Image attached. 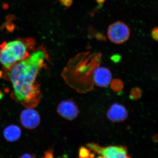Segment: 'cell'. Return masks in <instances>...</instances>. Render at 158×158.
I'll list each match as a JSON object with an SVG mask.
<instances>
[{"mask_svg":"<svg viewBox=\"0 0 158 158\" xmlns=\"http://www.w3.org/2000/svg\"><path fill=\"white\" fill-rule=\"evenodd\" d=\"M152 37L154 40L157 41L158 40V28H155L152 31L151 33Z\"/></svg>","mask_w":158,"mask_h":158,"instance_id":"5bb4252c","label":"cell"},{"mask_svg":"<svg viewBox=\"0 0 158 158\" xmlns=\"http://www.w3.org/2000/svg\"><path fill=\"white\" fill-rule=\"evenodd\" d=\"M20 128L16 125L11 124L5 128L3 131L4 138L9 142H14L19 139L21 136Z\"/></svg>","mask_w":158,"mask_h":158,"instance_id":"30bf717a","label":"cell"},{"mask_svg":"<svg viewBox=\"0 0 158 158\" xmlns=\"http://www.w3.org/2000/svg\"><path fill=\"white\" fill-rule=\"evenodd\" d=\"M39 113L34 108H26L21 113L20 120L24 127L29 130L34 129L40 123Z\"/></svg>","mask_w":158,"mask_h":158,"instance_id":"5b68a950","label":"cell"},{"mask_svg":"<svg viewBox=\"0 0 158 158\" xmlns=\"http://www.w3.org/2000/svg\"><path fill=\"white\" fill-rule=\"evenodd\" d=\"M19 158H35L34 156L30 153H25L21 156Z\"/></svg>","mask_w":158,"mask_h":158,"instance_id":"9a60e30c","label":"cell"},{"mask_svg":"<svg viewBox=\"0 0 158 158\" xmlns=\"http://www.w3.org/2000/svg\"><path fill=\"white\" fill-rule=\"evenodd\" d=\"M4 94L2 90H0V100L4 98Z\"/></svg>","mask_w":158,"mask_h":158,"instance_id":"2e32d148","label":"cell"},{"mask_svg":"<svg viewBox=\"0 0 158 158\" xmlns=\"http://www.w3.org/2000/svg\"><path fill=\"white\" fill-rule=\"evenodd\" d=\"M105 0H97L98 2L99 3H102L104 2Z\"/></svg>","mask_w":158,"mask_h":158,"instance_id":"ac0fdd59","label":"cell"},{"mask_svg":"<svg viewBox=\"0 0 158 158\" xmlns=\"http://www.w3.org/2000/svg\"><path fill=\"white\" fill-rule=\"evenodd\" d=\"M102 54L84 52L70 59L63 69L61 76L66 84L80 94H86L94 87V74L100 65Z\"/></svg>","mask_w":158,"mask_h":158,"instance_id":"7a4b0ae2","label":"cell"},{"mask_svg":"<svg viewBox=\"0 0 158 158\" xmlns=\"http://www.w3.org/2000/svg\"><path fill=\"white\" fill-rule=\"evenodd\" d=\"M53 152L52 149H49L45 152L41 158H54Z\"/></svg>","mask_w":158,"mask_h":158,"instance_id":"7c38bea8","label":"cell"},{"mask_svg":"<svg viewBox=\"0 0 158 158\" xmlns=\"http://www.w3.org/2000/svg\"><path fill=\"white\" fill-rule=\"evenodd\" d=\"M3 74H4V72H3V71L0 70V78L2 77Z\"/></svg>","mask_w":158,"mask_h":158,"instance_id":"e0dca14e","label":"cell"},{"mask_svg":"<svg viewBox=\"0 0 158 158\" xmlns=\"http://www.w3.org/2000/svg\"><path fill=\"white\" fill-rule=\"evenodd\" d=\"M57 113L66 120H72L77 118L79 109L76 104L71 100H65L60 102L57 107Z\"/></svg>","mask_w":158,"mask_h":158,"instance_id":"8992f818","label":"cell"},{"mask_svg":"<svg viewBox=\"0 0 158 158\" xmlns=\"http://www.w3.org/2000/svg\"><path fill=\"white\" fill-rule=\"evenodd\" d=\"M112 78V73L109 69L99 66L94 71V82L98 87L106 88L111 84Z\"/></svg>","mask_w":158,"mask_h":158,"instance_id":"ba28073f","label":"cell"},{"mask_svg":"<svg viewBox=\"0 0 158 158\" xmlns=\"http://www.w3.org/2000/svg\"><path fill=\"white\" fill-rule=\"evenodd\" d=\"M107 116L110 121L113 122H122L127 118L128 113L124 106L115 103L108 110Z\"/></svg>","mask_w":158,"mask_h":158,"instance_id":"9c48e42d","label":"cell"},{"mask_svg":"<svg viewBox=\"0 0 158 158\" xmlns=\"http://www.w3.org/2000/svg\"><path fill=\"white\" fill-rule=\"evenodd\" d=\"M57 158H68L66 156H62V157H60Z\"/></svg>","mask_w":158,"mask_h":158,"instance_id":"d6986e66","label":"cell"},{"mask_svg":"<svg viewBox=\"0 0 158 158\" xmlns=\"http://www.w3.org/2000/svg\"><path fill=\"white\" fill-rule=\"evenodd\" d=\"M61 4L65 7H69L73 4V0H59Z\"/></svg>","mask_w":158,"mask_h":158,"instance_id":"4fadbf2b","label":"cell"},{"mask_svg":"<svg viewBox=\"0 0 158 158\" xmlns=\"http://www.w3.org/2000/svg\"><path fill=\"white\" fill-rule=\"evenodd\" d=\"M98 155L101 156L102 158H131L127 148L122 145L101 146Z\"/></svg>","mask_w":158,"mask_h":158,"instance_id":"52a82bcc","label":"cell"},{"mask_svg":"<svg viewBox=\"0 0 158 158\" xmlns=\"http://www.w3.org/2000/svg\"><path fill=\"white\" fill-rule=\"evenodd\" d=\"M92 153L91 151L87 147L82 146L79 150V158H91Z\"/></svg>","mask_w":158,"mask_h":158,"instance_id":"8fae6325","label":"cell"},{"mask_svg":"<svg viewBox=\"0 0 158 158\" xmlns=\"http://www.w3.org/2000/svg\"><path fill=\"white\" fill-rule=\"evenodd\" d=\"M107 35L111 42L116 44H121L125 42L129 38V28L124 23L116 22L109 26Z\"/></svg>","mask_w":158,"mask_h":158,"instance_id":"277c9868","label":"cell"},{"mask_svg":"<svg viewBox=\"0 0 158 158\" xmlns=\"http://www.w3.org/2000/svg\"><path fill=\"white\" fill-rule=\"evenodd\" d=\"M35 41L31 38L17 39L0 44V63L5 71L27 59L34 50Z\"/></svg>","mask_w":158,"mask_h":158,"instance_id":"3957f363","label":"cell"},{"mask_svg":"<svg viewBox=\"0 0 158 158\" xmlns=\"http://www.w3.org/2000/svg\"><path fill=\"white\" fill-rule=\"evenodd\" d=\"M48 60L47 52L41 47L33 51L27 59L5 71L2 77L11 83L10 97L12 99L26 108L38 106L42 94L37 79Z\"/></svg>","mask_w":158,"mask_h":158,"instance_id":"6da1fadb","label":"cell"}]
</instances>
